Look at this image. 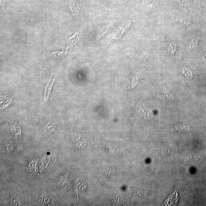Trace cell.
Listing matches in <instances>:
<instances>
[{"label": "cell", "instance_id": "8992f818", "mask_svg": "<svg viewBox=\"0 0 206 206\" xmlns=\"http://www.w3.org/2000/svg\"><path fill=\"white\" fill-rule=\"evenodd\" d=\"M182 74L184 75V76L187 79H192L193 74L189 70L187 69H183L182 70Z\"/></svg>", "mask_w": 206, "mask_h": 206}, {"label": "cell", "instance_id": "7a4b0ae2", "mask_svg": "<svg viewBox=\"0 0 206 206\" xmlns=\"http://www.w3.org/2000/svg\"><path fill=\"white\" fill-rule=\"evenodd\" d=\"M10 95H5L1 97V108H5L11 104L12 98Z\"/></svg>", "mask_w": 206, "mask_h": 206}, {"label": "cell", "instance_id": "277c9868", "mask_svg": "<svg viewBox=\"0 0 206 206\" xmlns=\"http://www.w3.org/2000/svg\"><path fill=\"white\" fill-rule=\"evenodd\" d=\"M57 120L53 121L52 123H49L47 124L45 130V133L46 135H48L54 131L56 127Z\"/></svg>", "mask_w": 206, "mask_h": 206}, {"label": "cell", "instance_id": "ba28073f", "mask_svg": "<svg viewBox=\"0 0 206 206\" xmlns=\"http://www.w3.org/2000/svg\"><path fill=\"white\" fill-rule=\"evenodd\" d=\"M165 94L166 95H167V96L168 97V98H172L173 99H174V98L172 96V95H171V94L169 92H168V91H167V90H165Z\"/></svg>", "mask_w": 206, "mask_h": 206}, {"label": "cell", "instance_id": "9c48e42d", "mask_svg": "<svg viewBox=\"0 0 206 206\" xmlns=\"http://www.w3.org/2000/svg\"><path fill=\"white\" fill-rule=\"evenodd\" d=\"M110 1H111V2H112L113 3H117V2H118H118H120V1L121 0H110ZM122 1H123V2L124 1L123 0H121Z\"/></svg>", "mask_w": 206, "mask_h": 206}, {"label": "cell", "instance_id": "52a82bcc", "mask_svg": "<svg viewBox=\"0 0 206 206\" xmlns=\"http://www.w3.org/2000/svg\"><path fill=\"white\" fill-rule=\"evenodd\" d=\"M108 28V26H107V27L104 28L102 29V30L101 31L100 33H99V36H98V39L100 38L101 37L103 36V35L107 33Z\"/></svg>", "mask_w": 206, "mask_h": 206}, {"label": "cell", "instance_id": "6da1fadb", "mask_svg": "<svg viewBox=\"0 0 206 206\" xmlns=\"http://www.w3.org/2000/svg\"><path fill=\"white\" fill-rule=\"evenodd\" d=\"M54 73L52 74L51 78H50L48 83L47 86H46L45 92L44 94V100L45 102L47 100L49 96L50 92H51L52 89V88L53 84L54 83L55 78L56 77V75L58 73Z\"/></svg>", "mask_w": 206, "mask_h": 206}, {"label": "cell", "instance_id": "3957f363", "mask_svg": "<svg viewBox=\"0 0 206 206\" xmlns=\"http://www.w3.org/2000/svg\"><path fill=\"white\" fill-rule=\"evenodd\" d=\"M130 25H127V26H125V27H122V28H121L120 30H118L117 33H116V34H114V36H113L112 38H111V40H110V42L111 41L116 40H118L120 38L122 35L124 33L126 29H127V28H128L129 26H130Z\"/></svg>", "mask_w": 206, "mask_h": 206}, {"label": "cell", "instance_id": "5b68a950", "mask_svg": "<svg viewBox=\"0 0 206 206\" xmlns=\"http://www.w3.org/2000/svg\"><path fill=\"white\" fill-rule=\"evenodd\" d=\"M70 10L73 14L74 12L75 13H76V12H78L79 7H78V0H71L70 3Z\"/></svg>", "mask_w": 206, "mask_h": 206}]
</instances>
